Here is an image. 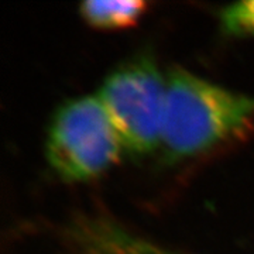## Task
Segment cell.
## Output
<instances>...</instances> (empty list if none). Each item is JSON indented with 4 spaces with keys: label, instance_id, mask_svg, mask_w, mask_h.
I'll return each instance as SVG.
<instances>
[{
    "label": "cell",
    "instance_id": "3957f363",
    "mask_svg": "<svg viewBox=\"0 0 254 254\" xmlns=\"http://www.w3.org/2000/svg\"><path fill=\"white\" fill-rule=\"evenodd\" d=\"M98 99L133 154L153 151L161 143L165 78L148 57L133 58L105 78Z\"/></svg>",
    "mask_w": 254,
    "mask_h": 254
},
{
    "label": "cell",
    "instance_id": "7a4b0ae2",
    "mask_svg": "<svg viewBox=\"0 0 254 254\" xmlns=\"http://www.w3.org/2000/svg\"><path fill=\"white\" fill-rule=\"evenodd\" d=\"M123 147L98 96L63 103L47 130L48 164L65 181L96 177L118 160Z\"/></svg>",
    "mask_w": 254,
    "mask_h": 254
},
{
    "label": "cell",
    "instance_id": "6da1fadb",
    "mask_svg": "<svg viewBox=\"0 0 254 254\" xmlns=\"http://www.w3.org/2000/svg\"><path fill=\"white\" fill-rule=\"evenodd\" d=\"M254 118V98L174 69L165 78L161 143L167 158H185L236 134Z\"/></svg>",
    "mask_w": 254,
    "mask_h": 254
},
{
    "label": "cell",
    "instance_id": "5b68a950",
    "mask_svg": "<svg viewBox=\"0 0 254 254\" xmlns=\"http://www.w3.org/2000/svg\"><path fill=\"white\" fill-rule=\"evenodd\" d=\"M220 26L232 36H254V0L237 1L222 9Z\"/></svg>",
    "mask_w": 254,
    "mask_h": 254
},
{
    "label": "cell",
    "instance_id": "277c9868",
    "mask_svg": "<svg viewBox=\"0 0 254 254\" xmlns=\"http://www.w3.org/2000/svg\"><path fill=\"white\" fill-rule=\"evenodd\" d=\"M145 6L140 0H88L79 6V11L95 27L119 28L133 24Z\"/></svg>",
    "mask_w": 254,
    "mask_h": 254
}]
</instances>
